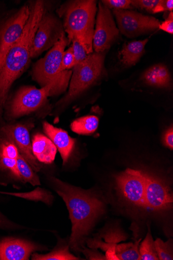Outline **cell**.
Here are the masks:
<instances>
[{
    "instance_id": "6da1fadb",
    "label": "cell",
    "mask_w": 173,
    "mask_h": 260,
    "mask_svg": "<svg viewBox=\"0 0 173 260\" xmlns=\"http://www.w3.org/2000/svg\"><path fill=\"white\" fill-rule=\"evenodd\" d=\"M55 190L65 202L72 222L69 242L71 249L77 253L82 251L87 236L97 219L103 215L104 203L90 191L83 190L52 177Z\"/></svg>"
},
{
    "instance_id": "7a4b0ae2",
    "label": "cell",
    "mask_w": 173,
    "mask_h": 260,
    "mask_svg": "<svg viewBox=\"0 0 173 260\" xmlns=\"http://www.w3.org/2000/svg\"><path fill=\"white\" fill-rule=\"evenodd\" d=\"M45 7L43 1L31 3L29 6V17L23 32L9 52L2 68L0 69V122L3 120L12 86L29 64L32 42Z\"/></svg>"
},
{
    "instance_id": "3957f363",
    "label": "cell",
    "mask_w": 173,
    "mask_h": 260,
    "mask_svg": "<svg viewBox=\"0 0 173 260\" xmlns=\"http://www.w3.org/2000/svg\"><path fill=\"white\" fill-rule=\"evenodd\" d=\"M97 11L94 0L71 1L58 10L63 18L64 30L70 43L76 39L83 45L88 55L93 53V38Z\"/></svg>"
},
{
    "instance_id": "277c9868",
    "label": "cell",
    "mask_w": 173,
    "mask_h": 260,
    "mask_svg": "<svg viewBox=\"0 0 173 260\" xmlns=\"http://www.w3.org/2000/svg\"><path fill=\"white\" fill-rule=\"evenodd\" d=\"M68 44V39L64 33L46 56L33 67V80L41 88L48 85L52 87L49 96L59 95L69 85L72 71H62L61 69L63 54Z\"/></svg>"
},
{
    "instance_id": "5b68a950",
    "label": "cell",
    "mask_w": 173,
    "mask_h": 260,
    "mask_svg": "<svg viewBox=\"0 0 173 260\" xmlns=\"http://www.w3.org/2000/svg\"><path fill=\"white\" fill-rule=\"evenodd\" d=\"M105 59L104 53L95 52L74 66L68 90L56 106L63 107L70 104L99 79L104 72Z\"/></svg>"
},
{
    "instance_id": "8992f818",
    "label": "cell",
    "mask_w": 173,
    "mask_h": 260,
    "mask_svg": "<svg viewBox=\"0 0 173 260\" xmlns=\"http://www.w3.org/2000/svg\"><path fill=\"white\" fill-rule=\"evenodd\" d=\"M51 89L49 85L40 89L29 86L20 88L11 100L6 103V119L14 120L37 111L47 102Z\"/></svg>"
},
{
    "instance_id": "52a82bcc",
    "label": "cell",
    "mask_w": 173,
    "mask_h": 260,
    "mask_svg": "<svg viewBox=\"0 0 173 260\" xmlns=\"http://www.w3.org/2000/svg\"><path fill=\"white\" fill-rule=\"evenodd\" d=\"M29 15V7L24 6L0 20V69L9 52L20 38Z\"/></svg>"
},
{
    "instance_id": "ba28073f",
    "label": "cell",
    "mask_w": 173,
    "mask_h": 260,
    "mask_svg": "<svg viewBox=\"0 0 173 260\" xmlns=\"http://www.w3.org/2000/svg\"><path fill=\"white\" fill-rule=\"evenodd\" d=\"M65 33L63 23L54 14L46 11L45 8L32 42L31 58L39 56L51 48Z\"/></svg>"
},
{
    "instance_id": "9c48e42d",
    "label": "cell",
    "mask_w": 173,
    "mask_h": 260,
    "mask_svg": "<svg viewBox=\"0 0 173 260\" xmlns=\"http://www.w3.org/2000/svg\"><path fill=\"white\" fill-rule=\"evenodd\" d=\"M119 32L133 38L159 29L160 21L154 17L145 15L130 10H113Z\"/></svg>"
},
{
    "instance_id": "30bf717a",
    "label": "cell",
    "mask_w": 173,
    "mask_h": 260,
    "mask_svg": "<svg viewBox=\"0 0 173 260\" xmlns=\"http://www.w3.org/2000/svg\"><path fill=\"white\" fill-rule=\"evenodd\" d=\"M118 191L129 203L145 207L146 174L140 171L127 169L116 177Z\"/></svg>"
},
{
    "instance_id": "8fae6325",
    "label": "cell",
    "mask_w": 173,
    "mask_h": 260,
    "mask_svg": "<svg viewBox=\"0 0 173 260\" xmlns=\"http://www.w3.org/2000/svg\"><path fill=\"white\" fill-rule=\"evenodd\" d=\"M119 35L112 13L101 2L98 3L95 29L93 38V49L95 53H104Z\"/></svg>"
},
{
    "instance_id": "7c38bea8",
    "label": "cell",
    "mask_w": 173,
    "mask_h": 260,
    "mask_svg": "<svg viewBox=\"0 0 173 260\" xmlns=\"http://www.w3.org/2000/svg\"><path fill=\"white\" fill-rule=\"evenodd\" d=\"M30 126V125L24 123L8 124L0 129V135L12 140L17 146L20 155L29 164L33 171L38 173L42 166L32 152Z\"/></svg>"
},
{
    "instance_id": "4fadbf2b",
    "label": "cell",
    "mask_w": 173,
    "mask_h": 260,
    "mask_svg": "<svg viewBox=\"0 0 173 260\" xmlns=\"http://www.w3.org/2000/svg\"><path fill=\"white\" fill-rule=\"evenodd\" d=\"M172 204L169 188L161 181L146 174L145 207L160 211L169 209Z\"/></svg>"
},
{
    "instance_id": "5bb4252c",
    "label": "cell",
    "mask_w": 173,
    "mask_h": 260,
    "mask_svg": "<svg viewBox=\"0 0 173 260\" xmlns=\"http://www.w3.org/2000/svg\"><path fill=\"white\" fill-rule=\"evenodd\" d=\"M43 248L31 242L9 238L0 242V260H28L32 253Z\"/></svg>"
},
{
    "instance_id": "9a60e30c",
    "label": "cell",
    "mask_w": 173,
    "mask_h": 260,
    "mask_svg": "<svg viewBox=\"0 0 173 260\" xmlns=\"http://www.w3.org/2000/svg\"><path fill=\"white\" fill-rule=\"evenodd\" d=\"M43 128L47 136L50 139L59 152L63 161V165L68 161L76 145V140L69 136L68 133L45 121L43 123Z\"/></svg>"
},
{
    "instance_id": "2e32d148",
    "label": "cell",
    "mask_w": 173,
    "mask_h": 260,
    "mask_svg": "<svg viewBox=\"0 0 173 260\" xmlns=\"http://www.w3.org/2000/svg\"><path fill=\"white\" fill-rule=\"evenodd\" d=\"M19 150L10 139L0 138V170L8 172L14 179L20 180L17 167Z\"/></svg>"
},
{
    "instance_id": "e0dca14e",
    "label": "cell",
    "mask_w": 173,
    "mask_h": 260,
    "mask_svg": "<svg viewBox=\"0 0 173 260\" xmlns=\"http://www.w3.org/2000/svg\"><path fill=\"white\" fill-rule=\"evenodd\" d=\"M31 143L33 154L40 163L51 164L54 162L57 149L50 139L37 133L33 136Z\"/></svg>"
},
{
    "instance_id": "ac0fdd59",
    "label": "cell",
    "mask_w": 173,
    "mask_h": 260,
    "mask_svg": "<svg viewBox=\"0 0 173 260\" xmlns=\"http://www.w3.org/2000/svg\"><path fill=\"white\" fill-rule=\"evenodd\" d=\"M141 79L148 86L160 88H169L171 82L169 71L163 63L148 68L142 74Z\"/></svg>"
},
{
    "instance_id": "d6986e66",
    "label": "cell",
    "mask_w": 173,
    "mask_h": 260,
    "mask_svg": "<svg viewBox=\"0 0 173 260\" xmlns=\"http://www.w3.org/2000/svg\"><path fill=\"white\" fill-rule=\"evenodd\" d=\"M148 39L144 40L134 41L123 45L119 53V59L125 67H129L135 65L145 52V46Z\"/></svg>"
},
{
    "instance_id": "ffe728a7",
    "label": "cell",
    "mask_w": 173,
    "mask_h": 260,
    "mask_svg": "<svg viewBox=\"0 0 173 260\" xmlns=\"http://www.w3.org/2000/svg\"><path fill=\"white\" fill-rule=\"evenodd\" d=\"M99 124L98 118L95 115H87L74 121L71 124L72 131L79 135H88L94 133Z\"/></svg>"
},
{
    "instance_id": "44dd1931",
    "label": "cell",
    "mask_w": 173,
    "mask_h": 260,
    "mask_svg": "<svg viewBox=\"0 0 173 260\" xmlns=\"http://www.w3.org/2000/svg\"><path fill=\"white\" fill-rule=\"evenodd\" d=\"M17 167L21 181L29 183L33 186L40 185V180L37 173L20 154L17 159Z\"/></svg>"
},
{
    "instance_id": "7402d4cb",
    "label": "cell",
    "mask_w": 173,
    "mask_h": 260,
    "mask_svg": "<svg viewBox=\"0 0 173 260\" xmlns=\"http://www.w3.org/2000/svg\"><path fill=\"white\" fill-rule=\"evenodd\" d=\"M141 240L135 244H123L116 246V253L118 258L121 260L140 259L139 246Z\"/></svg>"
},
{
    "instance_id": "603a6c76",
    "label": "cell",
    "mask_w": 173,
    "mask_h": 260,
    "mask_svg": "<svg viewBox=\"0 0 173 260\" xmlns=\"http://www.w3.org/2000/svg\"><path fill=\"white\" fill-rule=\"evenodd\" d=\"M139 251L140 259H159L155 247V241L152 237L150 229L148 230L146 238L141 245Z\"/></svg>"
},
{
    "instance_id": "cb8c5ba5",
    "label": "cell",
    "mask_w": 173,
    "mask_h": 260,
    "mask_svg": "<svg viewBox=\"0 0 173 260\" xmlns=\"http://www.w3.org/2000/svg\"><path fill=\"white\" fill-rule=\"evenodd\" d=\"M33 260H78L80 258L71 254L68 247L59 248L46 254L34 253L32 255Z\"/></svg>"
},
{
    "instance_id": "d4e9b609",
    "label": "cell",
    "mask_w": 173,
    "mask_h": 260,
    "mask_svg": "<svg viewBox=\"0 0 173 260\" xmlns=\"http://www.w3.org/2000/svg\"><path fill=\"white\" fill-rule=\"evenodd\" d=\"M171 244L170 240L167 242H164L161 239H157L155 241V247L159 259H173Z\"/></svg>"
},
{
    "instance_id": "484cf974",
    "label": "cell",
    "mask_w": 173,
    "mask_h": 260,
    "mask_svg": "<svg viewBox=\"0 0 173 260\" xmlns=\"http://www.w3.org/2000/svg\"><path fill=\"white\" fill-rule=\"evenodd\" d=\"M72 48L74 58H75L76 65L83 61L88 56V54L83 45L76 39H73Z\"/></svg>"
},
{
    "instance_id": "4316f807",
    "label": "cell",
    "mask_w": 173,
    "mask_h": 260,
    "mask_svg": "<svg viewBox=\"0 0 173 260\" xmlns=\"http://www.w3.org/2000/svg\"><path fill=\"white\" fill-rule=\"evenodd\" d=\"M101 2L110 10H125L132 8L131 0H104Z\"/></svg>"
},
{
    "instance_id": "83f0119b",
    "label": "cell",
    "mask_w": 173,
    "mask_h": 260,
    "mask_svg": "<svg viewBox=\"0 0 173 260\" xmlns=\"http://www.w3.org/2000/svg\"><path fill=\"white\" fill-rule=\"evenodd\" d=\"M159 2V0H133L131 6L152 13Z\"/></svg>"
},
{
    "instance_id": "f1b7e54d",
    "label": "cell",
    "mask_w": 173,
    "mask_h": 260,
    "mask_svg": "<svg viewBox=\"0 0 173 260\" xmlns=\"http://www.w3.org/2000/svg\"><path fill=\"white\" fill-rule=\"evenodd\" d=\"M76 66L75 58H74L72 47L64 51L62 58L61 70H68Z\"/></svg>"
},
{
    "instance_id": "f546056e",
    "label": "cell",
    "mask_w": 173,
    "mask_h": 260,
    "mask_svg": "<svg viewBox=\"0 0 173 260\" xmlns=\"http://www.w3.org/2000/svg\"><path fill=\"white\" fill-rule=\"evenodd\" d=\"M172 0H159L158 4L153 11L152 13L156 14L165 11L172 12Z\"/></svg>"
},
{
    "instance_id": "4dcf8cb0",
    "label": "cell",
    "mask_w": 173,
    "mask_h": 260,
    "mask_svg": "<svg viewBox=\"0 0 173 260\" xmlns=\"http://www.w3.org/2000/svg\"><path fill=\"white\" fill-rule=\"evenodd\" d=\"M159 29L169 34H173V13L170 12L168 17L162 23H160Z\"/></svg>"
},
{
    "instance_id": "1f68e13d",
    "label": "cell",
    "mask_w": 173,
    "mask_h": 260,
    "mask_svg": "<svg viewBox=\"0 0 173 260\" xmlns=\"http://www.w3.org/2000/svg\"><path fill=\"white\" fill-rule=\"evenodd\" d=\"M163 144L165 147L169 149H173V128L171 127L168 129L164 134Z\"/></svg>"
},
{
    "instance_id": "d6a6232c",
    "label": "cell",
    "mask_w": 173,
    "mask_h": 260,
    "mask_svg": "<svg viewBox=\"0 0 173 260\" xmlns=\"http://www.w3.org/2000/svg\"><path fill=\"white\" fill-rule=\"evenodd\" d=\"M83 253L86 255L87 258L89 259H106V258L100 254V253H97L95 251H92L86 248L85 247L83 249Z\"/></svg>"
},
{
    "instance_id": "836d02e7",
    "label": "cell",
    "mask_w": 173,
    "mask_h": 260,
    "mask_svg": "<svg viewBox=\"0 0 173 260\" xmlns=\"http://www.w3.org/2000/svg\"><path fill=\"white\" fill-rule=\"evenodd\" d=\"M106 258L109 260H119L116 253V245L114 244L110 246L106 250Z\"/></svg>"
},
{
    "instance_id": "e575fe53",
    "label": "cell",
    "mask_w": 173,
    "mask_h": 260,
    "mask_svg": "<svg viewBox=\"0 0 173 260\" xmlns=\"http://www.w3.org/2000/svg\"><path fill=\"white\" fill-rule=\"evenodd\" d=\"M12 226V224L0 212V228H6Z\"/></svg>"
}]
</instances>
